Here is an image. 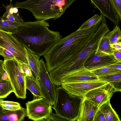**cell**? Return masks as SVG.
<instances>
[{
	"mask_svg": "<svg viewBox=\"0 0 121 121\" xmlns=\"http://www.w3.org/2000/svg\"><path fill=\"white\" fill-rule=\"evenodd\" d=\"M0 46L10 52L19 63L28 64L25 48L12 33L0 30Z\"/></svg>",
	"mask_w": 121,
	"mask_h": 121,
	"instance_id": "52a82bcc",
	"label": "cell"
},
{
	"mask_svg": "<svg viewBox=\"0 0 121 121\" xmlns=\"http://www.w3.org/2000/svg\"><path fill=\"white\" fill-rule=\"evenodd\" d=\"M99 80L98 77L84 66L73 71L62 78L56 86H60L62 83H77Z\"/></svg>",
	"mask_w": 121,
	"mask_h": 121,
	"instance_id": "7c38bea8",
	"label": "cell"
},
{
	"mask_svg": "<svg viewBox=\"0 0 121 121\" xmlns=\"http://www.w3.org/2000/svg\"><path fill=\"white\" fill-rule=\"evenodd\" d=\"M26 89L30 91L34 96L43 98L39 84L35 76H26Z\"/></svg>",
	"mask_w": 121,
	"mask_h": 121,
	"instance_id": "ac0fdd59",
	"label": "cell"
},
{
	"mask_svg": "<svg viewBox=\"0 0 121 121\" xmlns=\"http://www.w3.org/2000/svg\"><path fill=\"white\" fill-rule=\"evenodd\" d=\"M113 93V88L108 83L105 85L88 91L83 97L99 108L105 103L110 102Z\"/></svg>",
	"mask_w": 121,
	"mask_h": 121,
	"instance_id": "30bf717a",
	"label": "cell"
},
{
	"mask_svg": "<svg viewBox=\"0 0 121 121\" xmlns=\"http://www.w3.org/2000/svg\"><path fill=\"white\" fill-rule=\"evenodd\" d=\"M105 35L102 38L98 48L95 53L101 52L108 54H113L116 50L111 47L109 40Z\"/></svg>",
	"mask_w": 121,
	"mask_h": 121,
	"instance_id": "603a6c76",
	"label": "cell"
},
{
	"mask_svg": "<svg viewBox=\"0 0 121 121\" xmlns=\"http://www.w3.org/2000/svg\"><path fill=\"white\" fill-rule=\"evenodd\" d=\"M11 1L10 4L6 6H3L5 8L6 11L2 17H4L8 15L19 12L18 8L13 7L12 0Z\"/></svg>",
	"mask_w": 121,
	"mask_h": 121,
	"instance_id": "f1b7e54d",
	"label": "cell"
},
{
	"mask_svg": "<svg viewBox=\"0 0 121 121\" xmlns=\"http://www.w3.org/2000/svg\"><path fill=\"white\" fill-rule=\"evenodd\" d=\"M99 108L104 114L106 121H121L118 115L112 107L110 102L105 103Z\"/></svg>",
	"mask_w": 121,
	"mask_h": 121,
	"instance_id": "d6986e66",
	"label": "cell"
},
{
	"mask_svg": "<svg viewBox=\"0 0 121 121\" xmlns=\"http://www.w3.org/2000/svg\"><path fill=\"white\" fill-rule=\"evenodd\" d=\"M99 79L108 83L121 81V72L114 73L105 76L98 77Z\"/></svg>",
	"mask_w": 121,
	"mask_h": 121,
	"instance_id": "484cf974",
	"label": "cell"
},
{
	"mask_svg": "<svg viewBox=\"0 0 121 121\" xmlns=\"http://www.w3.org/2000/svg\"><path fill=\"white\" fill-rule=\"evenodd\" d=\"M107 66L111 68L121 70V62L117 63Z\"/></svg>",
	"mask_w": 121,
	"mask_h": 121,
	"instance_id": "f35d334b",
	"label": "cell"
},
{
	"mask_svg": "<svg viewBox=\"0 0 121 121\" xmlns=\"http://www.w3.org/2000/svg\"><path fill=\"white\" fill-rule=\"evenodd\" d=\"M106 23L99 26L92 39L85 48L76 56L50 72L51 75L56 82L81 67L84 66L86 61L98 50L103 37L110 31Z\"/></svg>",
	"mask_w": 121,
	"mask_h": 121,
	"instance_id": "3957f363",
	"label": "cell"
},
{
	"mask_svg": "<svg viewBox=\"0 0 121 121\" xmlns=\"http://www.w3.org/2000/svg\"><path fill=\"white\" fill-rule=\"evenodd\" d=\"M56 89V100L52 107L56 113L67 121H76L83 97L71 94L60 86Z\"/></svg>",
	"mask_w": 121,
	"mask_h": 121,
	"instance_id": "5b68a950",
	"label": "cell"
},
{
	"mask_svg": "<svg viewBox=\"0 0 121 121\" xmlns=\"http://www.w3.org/2000/svg\"><path fill=\"white\" fill-rule=\"evenodd\" d=\"M29 119L35 121H45L52 113V105L43 97L34 96L25 104Z\"/></svg>",
	"mask_w": 121,
	"mask_h": 121,
	"instance_id": "ba28073f",
	"label": "cell"
},
{
	"mask_svg": "<svg viewBox=\"0 0 121 121\" xmlns=\"http://www.w3.org/2000/svg\"><path fill=\"white\" fill-rule=\"evenodd\" d=\"M95 8L100 11L101 14L112 22L116 26H119L121 18L111 0H90Z\"/></svg>",
	"mask_w": 121,
	"mask_h": 121,
	"instance_id": "5bb4252c",
	"label": "cell"
},
{
	"mask_svg": "<svg viewBox=\"0 0 121 121\" xmlns=\"http://www.w3.org/2000/svg\"><path fill=\"white\" fill-rule=\"evenodd\" d=\"M0 105L4 110L11 111H16L22 107L17 102L3 100L0 102Z\"/></svg>",
	"mask_w": 121,
	"mask_h": 121,
	"instance_id": "d4e9b609",
	"label": "cell"
},
{
	"mask_svg": "<svg viewBox=\"0 0 121 121\" xmlns=\"http://www.w3.org/2000/svg\"><path fill=\"white\" fill-rule=\"evenodd\" d=\"M22 67L26 76L31 77L33 76L32 72L28 64L24 63H22Z\"/></svg>",
	"mask_w": 121,
	"mask_h": 121,
	"instance_id": "1f68e13d",
	"label": "cell"
},
{
	"mask_svg": "<svg viewBox=\"0 0 121 121\" xmlns=\"http://www.w3.org/2000/svg\"><path fill=\"white\" fill-rule=\"evenodd\" d=\"M99 108L84 97L81 103L79 114L77 121H93L95 114Z\"/></svg>",
	"mask_w": 121,
	"mask_h": 121,
	"instance_id": "9a60e30c",
	"label": "cell"
},
{
	"mask_svg": "<svg viewBox=\"0 0 121 121\" xmlns=\"http://www.w3.org/2000/svg\"><path fill=\"white\" fill-rule=\"evenodd\" d=\"M120 62L113 54H108L101 52H97L92 55L86 62L84 67L92 70Z\"/></svg>",
	"mask_w": 121,
	"mask_h": 121,
	"instance_id": "4fadbf2b",
	"label": "cell"
},
{
	"mask_svg": "<svg viewBox=\"0 0 121 121\" xmlns=\"http://www.w3.org/2000/svg\"><path fill=\"white\" fill-rule=\"evenodd\" d=\"M108 83L107 82L99 80L77 83H62L61 87L72 95L83 97L88 91Z\"/></svg>",
	"mask_w": 121,
	"mask_h": 121,
	"instance_id": "8fae6325",
	"label": "cell"
},
{
	"mask_svg": "<svg viewBox=\"0 0 121 121\" xmlns=\"http://www.w3.org/2000/svg\"><path fill=\"white\" fill-rule=\"evenodd\" d=\"M112 87L114 92L121 91V81H115L108 83Z\"/></svg>",
	"mask_w": 121,
	"mask_h": 121,
	"instance_id": "d6a6232c",
	"label": "cell"
},
{
	"mask_svg": "<svg viewBox=\"0 0 121 121\" xmlns=\"http://www.w3.org/2000/svg\"><path fill=\"white\" fill-rule=\"evenodd\" d=\"M4 61L0 59V82L2 80L8 78H4L6 73L3 68Z\"/></svg>",
	"mask_w": 121,
	"mask_h": 121,
	"instance_id": "d590c367",
	"label": "cell"
},
{
	"mask_svg": "<svg viewBox=\"0 0 121 121\" xmlns=\"http://www.w3.org/2000/svg\"><path fill=\"white\" fill-rule=\"evenodd\" d=\"M28 65L35 77L37 79L39 77L40 67V57L26 48Z\"/></svg>",
	"mask_w": 121,
	"mask_h": 121,
	"instance_id": "e0dca14e",
	"label": "cell"
},
{
	"mask_svg": "<svg viewBox=\"0 0 121 121\" xmlns=\"http://www.w3.org/2000/svg\"><path fill=\"white\" fill-rule=\"evenodd\" d=\"M14 90L8 78L0 82V99L6 98Z\"/></svg>",
	"mask_w": 121,
	"mask_h": 121,
	"instance_id": "44dd1931",
	"label": "cell"
},
{
	"mask_svg": "<svg viewBox=\"0 0 121 121\" xmlns=\"http://www.w3.org/2000/svg\"><path fill=\"white\" fill-rule=\"evenodd\" d=\"M27 114L26 109L22 107L16 111L4 110L0 112V121H22L26 116Z\"/></svg>",
	"mask_w": 121,
	"mask_h": 121,
	"instance_id": "2e32d148",
	"label": "cell"
},
{
	"mask_svg": "<svg viewBox=\"0 0 121 121\" xmlns=\"http://www.w3.org/2000/svg\"><path fill=\"white\" fill-rule=\"evenodd\" d=\"M22 63L13 59L4 60L3 68L17 97L25 99L26 98V76L22 68Z\"/></svg>",
	"mask_w": 121,
	"mask_h": 121,
	"instance_id": "8992f818",
	"label": "cell"
},
{
	"mask_svg": "<svg viewBox=\"0 0 121 121\" xmlns=\"http://www.w3.org/2000/svg\"><path fill=\"white\" fill-rule=\"evenodd\" d=\"M2 51L4 54V60L13 59L15 60V57L9 51L2 48Z\"/></svg>",
	"mask_w": 121,
	"mask_h": 121,
	"instance_id": "e575fe53",
	"label": "cell"
},
{
	"mask_svg": "<svg viewBox=\"0 0 121 121\" xmlns=\"http://www.w3.org/2000/svg\"><path fill=\"white\" fill-rule=\"evenodd\" d=\"M49 26L43 20L24 22L12 34L26 48L40 57L62 38L59 31L50 30Z\"/></svg>",
	"mask_w": 121,
	"mask_h": 121,
	"instance_id": "6da1fadb",
	"label": "cell"
},
{
	"mask_svg": "<svg viewBox=\"0 0 121 121\" xmlns=\"http://www.w3.org/2000/svg\"><path fill=\"white\" fill-rule=\"evenodd\" d=\"M90 71L98 77L121 72V70L111 68L107 66Z\"/></svg>",
	"mask_w": 121,
	"mask_h": 121,
	"instance_id": "cb8c5ba5",
	"label": "cell"
},
{
	"mask_svg": "<svg viewBox=\"0 0 121 121\" xmlns=\"http://www.w3.org/2000/svg\"><path fill=\"white\" fill-rule=\"evenodd\" d=\"M19 12L16 13L7 15L4 17H2L9 20L19 23L24 22L22 17L19 14Z\"/></svg>",
	"mask_w": 121,
	"mask_h": 121,
	"instance_id": "83f0119b",
	"label": "cell"
},
{
	"mask_svg": "<svg viewBox=\"0 0 121 121\" xmlns=\"http://www.w3.org/2000/svg\"><path fill=\"white\" fill-rule=\"evenodd\" d=\"M93 121H106L104 114L99 108L95 114Z\"/></svg>",
	"mask_w": 121,
	"mask_h": 121,
	"instance_id": "f546056e",
	"label": "cell"
},
{
	"mask_svg": "<svg viewBox=\"0 0 121 121\" xmlns=\"http://www.w3.org/2000/svg\"><path fill=\"white\" fill-rule=\"evenodd\" d=\"M113 55L117 60L121 62V51L116 50L114 52Z\"/></svg>",
	"mask_w": 121,
	"mask_h": 121,
	"instance_id": "8d00e7d4",
	"label": "cell"
},
{
	"mask_svg": "<svg viewBox=\"0 0 121 121\" xmlns=\"http://www.w3.org/2000/svg\"><path fill=\"white\" fill-rule=\"evenodd\" d=\"M111 47L116 50L121 51V42L119 41L114 43L111 44Z\"/></svg>",
	"mask_w": 121,
	"mask_h": 121,
	"instance_id": "74e56055",
	"label": "cell"
},
{
	"mask_svg": "<svg viewBox=\"0 0 121 121\" xmlns=\"http://www.w3.org/2000/svg\"><path fill=\"white\" fill-rule=\"evenodd\" d=\"M93 35L90 27L74 32L61 38L43 56L49 73L76 56L86 47Z\"/></svg>",
	"mask_w": 121,
	"mask_h": 121,
	"instance_id": "7a4b0ae2",
	"label": "cell"
},
{
	"mask_svg": "<svg viewBox=\"0 0 121 121\" xmlns=\"http://www.w3.org/2000/svg\"><path fill=\"white\" fill-rule=\"evenodd\" d=\"M21 23L10 21L1 17L0 18V30L13 33L17 30Z\"/></svg>",
	"mask_w": 121,
	"mask_h": 121,
	"instance_id": "ffe728a7",
	"label": "cell"
},
{
	"mask_svg": "<svg viewBox=\"0 0 121 121\" xmlns=\"http://www.w3.org/2000/svg\"><path fill=\"white\" fill-rule=\"evenodd\" d=\"M119 16L121 18V0H111Z\"/></svg>",
	"mask_w": 121,
	"mask_h": 121,
	"instance_id": "4dcf8cb0",
	"label": "cell"
},
{
	"mask_svg": "<svg viewBox=\"0 0 121 121\" xmlns=\"http://www.w3.org/2000/svg\"><path fill=\"white\" fill-rule=\"evenodd\" d=\"M105 36L108 39L111 44L121 41V31L119 26H114L113 30L109 32Z\"/></svg>",
	"mask_w": 121,
	"mask_h": 121,
	"instance_id": "7402d4cb",
	"label": "cell"
},
{
	"mask_svg": "<svg viewBox=\"0 0 121 121\" xmlns=\"http://www.w3.org/2000/svg\"><path fill=\"white\" fill-rule=\"evenodd\" d=\"M76 0H27L17 2L13 7L27 9L37 20L45 21L60 18Z\"/></svg>",
	"mask_w": 121,
	"mask_h": 121,
	"instance_id": "277c9868",
	"label": "cell"
},
{
	"mask_svg": "<svg viewBox=\"0 0 121 121\" xmlns=\"http://www.w3.org/2000/svg\"><path fill=\"white\" fill-rule=\"evenodd\" d=\"M45 121H67V120L58 115L52 112L50 116Z\"/></svg>",
	"mask_w": 121,
	"mask_h": 121,
	"instance_id": "836d02e7",
	"label": "cell"
},
{
	"mask_svg": "<svg viewBox=\"0 0 121 121\" xmlns=\"http://www.w3.org/2000/svg\"><path fill=\"white\" fill-rule=\"evenodd\" d=\"M40 67L37 79L43 94V98L53 106L56 95V87L52 81L48 71L45 63L42 59L40 60Z\"/></svg>",
	"mask_w": 121,
	"mask_h": 121,
	"instance_id": "9c48e42d",
	"label": "cell"
},
{
	"mask_svg": "<svg viewBox=\"0 0 121 121\" xmlns=\"http://www.w3.org/2000/svg\"><path fill=\"white\" fill-rule=\"evenodd\" d=\"M101 14L100 16L97 14L95 15L83 23L79 27L78 29H81L91 26L98 21L101 18Z\"/></svg>",
	"mask_w": 121,
	"mask_h": 121,
	"instance_id": "4316f807",
	"label": "cell"
},
{
	"mask_svg": "<svg viewBox=\"0 0 121 121\" xmlns=\"http://www.w3.org/2000/svg\"><path fill=\"white\" fill-rule=\"evenodd\" d=\"M0 55L2 56L3 57L4 56V54L2 51V47L0 46Z\"/></svg>",
	"mask_w": 121,
	"mask_h": 121,
	"instance_id": "ab89813d",
	"label": "cell"
}]
</instances>
